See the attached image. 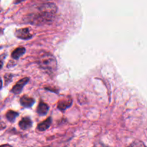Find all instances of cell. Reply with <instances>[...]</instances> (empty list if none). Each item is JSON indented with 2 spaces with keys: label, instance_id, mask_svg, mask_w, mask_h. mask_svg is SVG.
<instances>
[{
  "label": "cell",
  "instance_id": "cell-1",
  "mask_svg": "<svg viewBox=\"0 0 147 147\" xmlns=\"http://www.w3.org/2000/svg\"><path fill=\"white\" fill-rule=\"evenodd\" d=\"M56 12L57 7L55 4L51 2L45 3L38 7L35 12L27 16V22L36 25L50 23L54 20Z\"/></svg>",
  "mask_w": 147,
  "mask_h": 147
},
{
  "label": "cell",
  "instance_id": "cell-2",
  "mask_svg": "<svg viewBox=\"0 0 147 147\" xmlns=\"http://www.w3.org/2000/svg\"><path fill=\"white\" fill-rule=\"evenodd\" d=\"M37 63L38 65L48 73H53L57 70V60L50 53L41 52L37 56Z\"/></svg>",
  "mask_w": 147,
  "mask_h": 147
},
{
  "label": "cell",
  "instance_id": "cell-3",
  "mask_svg": "<svg viewBox=\"0 0 147 147\" xmlns=\"http://www.w3.org/2000/svg\"><path fill=\"white\" fill-rule=\"evenodd\" d=\"M14 34L17 38L22 40H28L32 37V34L30 32V30L29 28L19 29L16 30Z\"/></svg>",
  "mask_w": 147,
  "mask_h": 147
},
{
  "label": "cell",
  "instance_id": "cell-4",
  "mask_svg": "<svg viewBox=\"0 0 147 147\" xmlns=\"http://www.w3.org/2000/svg\"><path fill=\"white\" fill-rule=\"evenodd\" d=\"M29 78H22V80H19V81L16 83L15 86L12 88L11 92H12L13 93H15V94L20 93V92H21V90L23 89L24 86L27 84Z\"/></svg>",
  "mask_w": 147,
  "mask_h": 147
},
{
  "label": "cell",
  "instance_id": "cell-5",
  "mask_svg": "<svg viewBox=\"0 0 147 147\" xmlns=\"http://www.w3.org/2000/svg\"><path fill=\"white\" fill-rule=\"evenodd\" d=\"M72 103H73V100H72L71 98L70 97H67L65 99L60 100L58 102V104H57V108L60 109V111H65L69 108L70 106H71Z\"/></svg>",
  "mask_w": 147,
  "mask_h": 147
},
{
  "label": "cell",
  "instance_id": "cell-6",
  "mask_svg": "<svg viewBox=\"0 0 147 147\" xmlns=\"http://www.w3.org/2000/svg\"><path fill=\"white\" fill-rule=\"evenodd\" d=\"M20 103L23 107L30 108L34 103V99L27 96H23L20 98Z\"/></svg>",
  "mask_w": 147,
  "mask_h": 147
},
{
  "label": "cell",
  "instance_id": "cell-7",
  "mask_svg": "<svg viewBox=\"0 0 147 147\" xmlns=\"http://www.w3.org/2000/svg\"><path fill=\"white\" fill-rule=\"evenodd\" d=\"M32 125V121L31 119L29 117H24L22 119L19 123V126L23 130H26V129H30Z\"/></svg>",
  "mask_w": 147,
  "mask_h": 147
},
{
  "label": "cell",
  "instance_id": "cell-8",
  "mask_svg": "<svg viewBox=\"0 0 147 147\" xmlns=\"http://www.w3.org/2000/svg\"><path fill=\"white\" fill-rule=\"evenodd\" d=\"M49 111V106L45 103L40 102L37 106V112L40 116H45L47 113Z\"/></svg>",
  "mask_w": 147,
  "mask_h": 147
},
{
  "label": "cell",
  "instance_id": "cell-9",
  "mask_svg": "<svg viewBox=\"0 0 147 147\" xmlns=\"http://www.w3.org/2000/svg\"><path fill=\"white\" fill-rule=\"evenodd\" d=\"M51 118H48L45 121L41 122V123L37 125V129L40 131H44L47 130L51 125Z\"/></svg>",
  "mask_w": 147,
  "mask_h": 147
},
{
  "label": "cell",
  "instance_id": "cell-10",
  "mask_svg": "<svg viewBox=\"0 0 147 147\" xmlns=\"http://www.w3.org/2000/svg\"><path fill=\"white\" fill-rule=\"evenodd\" d=\"M25 51L26 50L24 47H17V49H15L12 52V53H11V57H12L13 59H16L17 60V59L20 58L22 55H23L25 53Z\"/></svg>",
  "mask_w": 147,
  "mask_h": 147
},
{
  "label": "cell",
  "instance_id": "cell-11",
  "mask_svg": "<svg viewBox=\"0 0 147 147\" xmlns=\"http://www.w3.org/2000/svg\"><path fill=\"white\" fill-rule=\"evenodd\" d=\"M17 116H18V113L14 111H9L7 114H6V117H7V120L11 122L14 121V120Z\"/></svg>",
  "mask_w": 147,
  "mask_h": 147
},
{
  "label": "cell",
  "instance_id": "cell-12",
  "mask_svg": "<svg viewBox=\"0 0 147 147\" xmlns=\"http://www.w3.org/2000/svg\"><path fill=\"white\" fill-rule=\"evenodd\" d=\"M128 147H146L144 144L140 141H135Z\"/></svg>",
  "mask_w": 147,
  "mask_h": 147
},
{
  "label": "cell",
  "instance_id": "cell-13",
  "mask_svg": "<svg viewBox=\"0 0 147 147\" xmlns=\"http://www.w3.org/2000/svg\"><path fill=\"white\" fill-rule=\"evenodd\" d=\"M7 77H8V78H7V77H5V76H4V78H5V80H6V84L8 83L9 80V82L11 81V78H12V76H11V75H10V74H7Z\"/></svg>",
  "mask_w": 147,
  "mask_h": 147
},
{
  "label": "cell",
  "instance_id": "cell-14",
  "mask_svg": "<svg viewBox=\"0 0 147 147\" xmlns=\"http://www.w3.org/2000/svg\"><path fill=\"white\" fill-rule=\"evenodd\" d=\"M93 147H109V146H106V145H104L102 143H97L93 146Z\"/></svg>",
  "mask_w": 147,
  "mask_h": 147
},
{
  "label": "cell",
  "instance_id": "cell-15",
  "mask_svg": "<svg viewBox=\"0 0 147 147\" xmlns=\"http://www.w3.org/2000/svg\"><path fill=\"white\" fill-rule=\"evenodd\" d=\"M6 127L5 126V123H3V122H0V130H1V129H4V128Z\"/></svg>",
  "mask_w": 147,
  "mask_h": 147
},
{
  "label": "cell",
  "instance_id": "cell-16",
  "mask_svg": "<svg viewBox=\"0 0 147 147\" xmlns=\"http://www.w3.org/2000/svg\"><path fill=\"white\" fill-rule=\"evenodd\" d=\"M24 1V0H15L14 3H15V4H19V3L22 2V1Z\"/></svg>",
  "mask_w": 147,
  "mask_h": 147
},
{
  "label": "cell",
  "instance_id": "cell-17",
  "mask_svg": "<svg viewBox=\"0 0 147 147\" xmlns=\"http://www.w3.org/2000/svg\"><path fill=\"white\" fill-rule=\"evenodd\" d=\"M1 87H2V80L0 78V89L1 88Z\"/></svg>",
  "mask_w": 147,
  "mask_h": 147
},
{
  "label": "cell",
  "instance_id": "cell-18",
  "mask_svg": "<svg viewBox=\"0 0 147 147\" xmlns=\"http://www.w3.org/2000/svg\"><path fill=\"white\" fill-rule=\"evenodd\" d=\"M0 147H12L9 145H2V146H0Z\"/></svg>",
  "mask_w": 147,
  "mask_h": 147
},
{
  "label": "cell",
  "instance_id": "cell-19",
  "mask_svg": "<svg viewBox=\"0 0 147 147\" xmlns=\"http://www.w3.org/2000/svg\"><path fill=\"white\" fill-rule=\"evenodd\" d=\"M2 66H3V63L1 61V60H0V69L2 67Z\"/></svg>",
  "mask_w": 147,
  "mask_h": 147
}]
</instances>
